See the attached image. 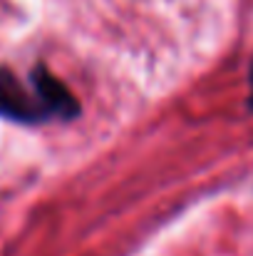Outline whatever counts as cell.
I'll return each instance as SVG.
<instances>
[{
	"instance_id": "cell-2",
	"label": "cell",
	"mask_w": 253,
	"mask_h": 256,
	"mask_svg": "<svg viewBox=\"0 0 253 256\" xmlns=\"http://www.w3.org/2000/svg\"><path fill=\"white\" fill-rule=\"evenodd\" d=\"M30 85L35 90V94L40 97V102L47 107L52 120H75L80 117V102L77 97L70 92V87L62 80H57L45 65H35L30 72Z\"/></svg>"
},
{
	"instance_id": "cell-3",
	"label": "cell",
	"mask_w": 253,
	"mask_h": 256,
	"mask_svg": "<svg viewBox=\"0 0 253 256\" xmlns=\"http://www.w3.org/2000/svg\"><path fill=\"white\" fill-rule=\"evenodd\" d=\"M249 82H251V94H249V102H246V107L253 112V60H251V72H249Z\"/></svg>"
},
{
	"instance_id": "cell-1",
	"label": "cell",
	"mask_w": 253,
	"mask_h": 256,
	"mask_svg": "<svg viewBox=\"0 0 253 256\" xmlns=\"http://www.w3.org/2000/svg\"><path fill=\"white\" fill-rule=\"evenodd\" d=\"M0 117L17 124H42L52 120L35 90H27L7 68H0Z\"/></svg>"
}]
</instances>
